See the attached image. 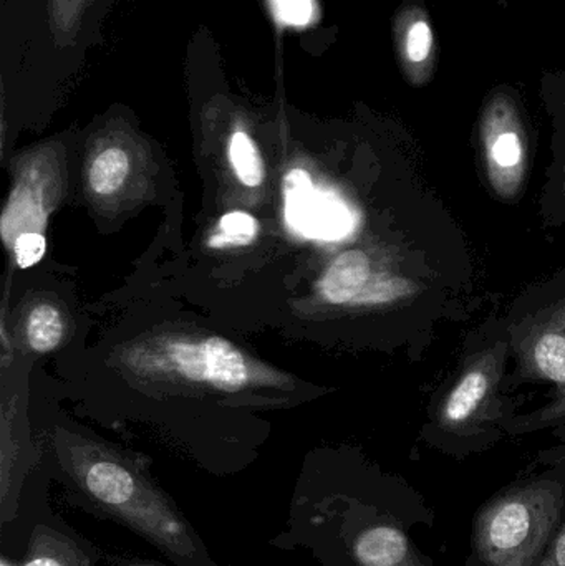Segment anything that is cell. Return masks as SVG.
Returning a JSON list of instances; mask_svg holds the SVG:
<instances>
[{"label": "cell", "instance_id": "ac0fdd59", "mask_svg": "<svg viewBox=\"0 0 565 566\" xmlns=\"http://www.w3.org/2000/svg\"><path fill=\"white\" fill-rule=\"evenodd\" d=\"M540 566H565V522Z\"/></svg>", "mask_w": 565, "mask_h": 566}, {"label": "cell", "instance_id": "30bf717a", "mask_svg": "<svg viewBox=\"0 0 565 566\" xmlns=\"http://www.w3.org/2000/svg\"><path fill=\"white\" fill-rule=\"evenodd\" d=\"M129 172V156L119 146H108L90 166V186L100 196L115 195L125 185Z\"/></svg>", "mask_w": 565, "mask_h": 566}, {"label": "cell", "instance_id": "52a82bcc", "mask_svg": "<svg viewBox=\"0 0 565 566\" xmlns=\"http://www.w3.org/2000/svg\"><path fill=\"white\" fill-rule=\"evenodd\" d=\"M395 46L405 78L414 86L430 82L437 63V40L427 9L411 0L395 19Z\"/></svg>", "mask_w": 565, "mask_h": 566}, {"label": "cell", "instance_id": "e0dca14e", "mask_svg": "<svg viewBox=\"0 0 565 566\" xmlns=\"http://www.w3.org/2000/svg\"><path fill=\"white\" fill-rule=\"evenodd\" d=\"M46 242L40 232H22L13 242L17 265L20 269L33 268L45 255Z\"/></svg>", "mask_w": 565, "mask_h": 566}, {"label": "cell", "instance_id": "7a4b0ae2", "mask_svg": "<svg viewBox=\"0 0 565 566\" xmlns=\"http://www.w3.org/2000/svg\"><path fill=\"white\" fill-rule=\"evenodd\" d=\"M494 492L474 512L463 566H540L565 522V449Z\"/></svg>", "mask_w": 565, "mask_h": 566}, {"label": "cell", "instance_id": "6da1fadb", "mask_svg": "<svg viewBox=\"0 0 565 566\" xmlns=\"http://www.w3.org/2000/svg\"><path fill=\"white\" fill-rule=\"evenodd\" d=\"M312 511V547L327 566H437L411 537L435 525L427 499L397 475L358 469L321 495H297Z\"/></svg>", "mask_w": 565, "mask_h": 566}, {"label": "cell", "instance_id": "2e32d148", "mask_svg": "<svg viewBox=\"0 0 565 566\" xmlns=\"http://www.w3.org/2000/svg\"><path fill=\"white\" fill-rule=\"evenodd\" d=\"M275 22L282 27H305L317 17L315 0H268Z\"/></svg>", "mask_w": 565, "mask_h": 566}, {"label": "cell", "instance_id": "277c9868", "mask_svg": "<svg viewBox=\"0 0 565 566\" xmlns=\"http://www.w3.org/2000/svg\"><path fill=\"white\" fill-rule=\"evenodd\" d=\"M481 136L494 188L511 195L523 179L526 146L520 113L506 93H496L488 102L481 119Z\"/></svg>", "mask_w": 565, "mask_h": 566}, {"label": "cell", "instance_id": "ba28073f", "mask_svg": "<svg viewBox=\"0 0 565 566\" xmlns=\"http://www.w3.org/2000/svg\"><path fill=\"white\" fill-rule=\"evenodd\" d=\"M95 548L75 535L50 525L33 528L22 566H95Z\"/></svg>", "mask_w": 565, "mask_h": 566}, {"label": "cell", "instance_id": "3957f363", "mask_svg": "<svg viewBox=\"0 0 565 566\" xmlns=\"http://www.w3.org/2000/svg\"><path fill=\"white\" fill-rule=\"evenodd\" d=\"M69 472L80 499L145 538L178 566H216L176 502L135 465L106 452H73Z\"/></svg>", "mask_w": 565, "mask_h": 566}, {"label": "cell", "instance_id": "5bb4252c", "mask_svg": "<svg viewBox=\"0 0 565 566\" xmlns=\"http://www.w3.org/2000/svg\"><path fill=\"white\" fill-rule=\"evenodd\" d=\"M62 315L52 305H39L30 312L27 322V338L32 349L39 353H49L59 346L63 336Z\"/></svg>", "mask_w": 565, "mask_h": 566}, {"label": "cell", "instance_id": "8992f818", "mask_svg": "<svg viewBox=\"0 0 565 566\" xmlns=\"http://www.w3.org/2000/svg\"><path fill=\"white\" fill-rule=\"evenodd\" d=\"M176 368L195 381L224 391H236L249 381L244 355L228 339L211 336L201 343H176L171 348Z\"/></svg>", "mask_w": 565, "mask_h": 566}, {"label": "cell", "instance_id": "9c48e42d", "mask_svg": "<svg viewBox=\"0 0 565 566\" xmlns=\"http://www.w3.org/2000/svg\"><path fill=\"white\" fill-rule=\"evenodd\" d=\"M372 277L370 259L362 251L338 255L318 282V292L332 305L357 302Z\"/></svg>", "mask_w": 565, "mask_h": 566}, {"label": "cell", "instance_id": "4fadbf2b", "mask_svg": "<svg viewBox=\"0 0 565 566\" xmlns=\"http://www.w3.org/2000/svg\"><path fill=\"white\" fill-rule=\"evenodd\" d=\"M229 161L242 185L248 188H258L264 181V161L254 139L245 129L238 128L232 132L228 146Z\"/></svg>", "mask_w": 565, "mask_h": 566}, {"label": "cell", "instance_id": "9a60e30c", "mask_svg": "<svg viewBox=\"0 0 565 566\" xmlns=\"http://www.w3.org/2000/svg\"><path fill=\"white\" fill-rule=\"evenodd\" d=\"M259 224L251 214L232 211L222 216L215 234L209 238V248H244L258 238Z\"/></svg>", "mask_w": 565, "mask_h": 566}, {"label": "cell", "instance_id": "8fae6325", "mask_svg": "<svg viewBox=\"0 0 565 566\" xmlns=\"http://www.w3.org/2000/svg\"><path fill=\"white\" fill-rule=\"evenodd\" d=\"M531 356L541 376L565 389V326L541 332Z\"/></svg>", "mask_w": 565, "mask_h": 566}, {"label": "cell", "instance_id": "7c38bea8", "mask_svg": "<svg viewBox=\"0 0 565 566\" xmlns=\"http://www.w3.org/2000/svg\"><path fill=\"white\" fill-rule=\"evenodd\" d=\"M93 2L95 0H46L50 30L59 45L70 46L76 42Z\"/></svg>", "mask_w": 565, "mask_h": 566}, {"label": "cell", "instance_id": "d6986e66", "mask_svg": "<svg viewBox=\"0 0 565 566\" xmlns=\"http://www.w3.org/2000/svg\"><path fill=\"white\" fill-rule=\"evenodd\" d=\"M112 564L113 566H168L158 564V562L143 560V558H115Z\"/></svg>", "mask_w": 565, "mask_h": 566}, {"label": "cell", "instance_id": "5b68a950", "mask_svg": "<svg viewBox=\"0 0 565 566\" xmlns=\"http://www.w3.org/2000/svg\"><path fill=\"white\" fill-rule=\"evenodd\" d=\"M285 218L295 232L307 238L337 239L348 228V211L331 192L317 191L311 175L292 169L285 176Z\"/></svg>", "mask_w": 565, "mask_h": 566}]
</instances>
